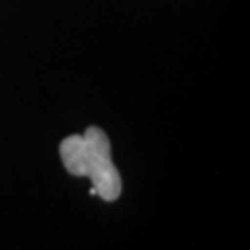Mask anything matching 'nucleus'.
<instances>
[{
	"label": "nucleus",
	"instance_id": "obj_1",
	"mask_svg": "<svg viewBox=\"0 0 250 250\" xmlns=\"http://www.w3.org/2000/svg\"><path fill=\"white\" fill-rule=\"evenodd\" d=\"M60 156L72 176H89L93 182L91 195H97L106 202H113L121 197V174L111 160L109 139L100 128L89 126L83 135L65 137L60 145Z\"/></svg>",
	"mask_w": 250,
	"mask_h": 250
}]
</instances>
